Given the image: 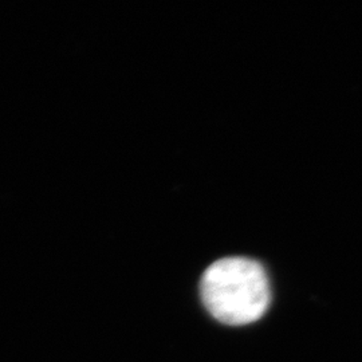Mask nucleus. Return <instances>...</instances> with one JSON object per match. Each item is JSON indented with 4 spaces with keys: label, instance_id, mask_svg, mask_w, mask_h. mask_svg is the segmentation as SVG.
Wrapping results in <instances>:
<instances>
[{
    "label": "nucleus",
    "instance_id": "nucleus-1",
    "mask_svg": "<svg viewBox=\"0 0 362 362\" xmlns=\"http://www.w3.org/2000/svg\"><path fill=\"white\" fill-rule=\"evenodd\" d=\"M202 299L221 324L242 326L258 321L269 309V276L257 260L231 257L216 260L203 274Z\"/></svg>",
    "mask_w": 362,
    "mask_h": 362
}]
</instances>
